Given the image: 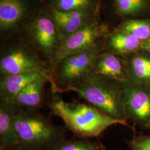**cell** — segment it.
I'll use <instances>...</instances> for the list:
<instances>
[{
    "instance_id": "1",
    "label": "cell",
    "mask_w": 150,
    "mask_h": 150,
    "mask_svg": "<svg viewBox=\"0 0 150 150\" xmlns=\"http://www.w3.org/2000/svg\"><path fill=\"white\" fill-rule=\"evenodd\" d=\"M46 105L51 112L61 118L66 128L78 138L97 137L116 125L128 126L126 121L113 118L96 108L80 102H67L59 98Z\"/></svg>"
},
{
    "instance_id": "2",
    "label": "cell",
    "mask_w": 150,
    "mask_h": 150,
    "mask_svg": "<svg viewBox=\"0 0 150 150\" xmlns=\"http://www.w3.org/2000/svg\"><path fill=\"white\" fill-rule=\"evenodd\" d=\"M53 93L74 92L89 104L113 118L127 121L121 84L117 81L91 72L74 86L55 87Z\"/></svg>"
},
{
    "instance_id": "3",
    "label": "cell",
    "mask_w": 150,
    "mask_h": 150,
    "mask_svg": "<svg viewBox=\"0 0 150 150\" xmlns=\"http://www.w3.org/2000/svg\"><path fill=\"white\" fill-rule=\"evenodd\" d=\"M14 126L20 144L47 150L65 138V130L57 126L38 108H22Z\"/></svg>"
},
{
    "instance_id": "4",
    "label": "cell",
    "mask_w": 150,
    "mask_h": 150,
    "mask_svg": "<svg viewBox=\"0 0 150 150\" xmlns=\"http://www.w3.org/2000/svg\"><path fill=\"white\" fill-rule=\"evenodd\" d=\"M98 56L96 46L70 55L56 66L51 78V89L74 86L93 71Z\"/></svg>"
},
{
    "instance_id": "5",
    "label": "cell",
    "mask_w": 150,
    "mask_h": 150,
    "mask_svg": "<svg viewBox=\"0 0 150 150\" xmlns=\"http://www.w3.org/2000/svg\"><path fill=\"white\" fill-rule=\"evenodd\" d=\"M51 70L31 48L16 45L6 48L1 54L0 78L32 71Z\"/></svg>"
},
{
    "instance_id": "6",
    "label": "cell",
    "mask_w": 150,
    "mask_h": 150,
    "mask_svg": "<svg viewBox=\"0 0 150 150\" xmlns=\"http://www.w3.org/2000/svg\"><path fill=\"white\" fill-rule=\"evenodd\" d=\"M100 35L99 29L95 25L87 23L77 31L64 38L51 61V75L56 66L66 57L84 51L96 45V41Z\"/></svg>"
},
{
    "instance_id": "7",
    "label": "cell",
    "mask_w": 150,
    "mask_h": 150,
    "mask_svg": "<svg viewBox=\"0 0 150 150\" xmlns=\"http://www.w3.org/2000/svg\"><path fill=\"white\" fill-rule=\"evenodd\" d=\"M128 117L144 123L150 119V90L132 80L121 82Z\"/></svg>"
},
{
    "instance_id": "8",
    "label": "cell",
    "mask_w": 150,
    "mask_h": 150,
    "mask_svg": "<svg viewBox=\"0 0 150 150\" xmlns=\"http://www.w3.org/2000/svg\"><path fill=\"white\" fill-rule=\"evenodd\" d=\"M54 21L47 17H41L33 26V38L36 47L51 61L61 42L57 28Z\"/></svg>"
},
{
    "instance_id": "9",
    "label": "cell",
    "mask_w": 150,
    "mask_h": 150,
    "mask_svg": "<svg viewBox=\"0 0 150 150\" xmlns=\"http://www.w3.org/2000/svg\"><path fill=\"white\" fill-rule=\"evenodd\" d=\"M21 109L13 102L0 101V150L20 144L14 122Z\"/></svg>"
},
{
    "instance_id": "10",
    "label": "cell",
    "mask_w": 150,
    "mask_h": 150,
    "mask_svg": "<svg viewBox=\"0 0 150 150\" xmlns=\"http://www.w3.org/2000/svg\"><path fill=\"white\" fill-rule=\"evenodd\" d=\"M49 70L29 72L0 78V101L11 102L26 86L45 74Z\"/></svg>"
},
{
    "instance_id": "11",
    "label": "cell",
    "mask_w": 150,
    "mask_h": 150,
    "mask_svg": "<svg viewBox=\"0 0 150 150\" xmlns=\"http://www.w3.org/2000/svg\"><path fill=\"white\" fill-rule=\"evenodd\" d=\"M50 81V74L43 75L26 86L11 102L22 108L39 109L44 103L45 87Z\"/></svg>"
},
{
    "instance_id": "12",
    "label": "cell",
    "mask_w": 150,
    "mask_h": 150,
    "mask_svg": "<svg viewBox=\"0 0 150 150\" xmlns=\"http://www.w3.org/2000/svg\"><path fill=\"white\" fill-rule=\"evenodd\" d=\"M53 17L62 41L87 24L88 12L87 9L69 12L54 9Z\"/></svg>"
},
{
    "instance_id": "13",
    "label": "cell",
    "mask_w": 150,
    "mask_h": 150,
    "mask_svg": "<svg viewBox=\"0 0 150 150\" xmlns=\"http://www.w3.org/2000/svg\"><path fill=\"white\" fill-rule=\"evenodd\" d=\"M92 72L120 83L131 80L121 61L113 54L98 55Z\"/></svg>"
},
{
    "instance_id": "14",
    "label": "cell",
    "mask_w": 150,
    "mask_h": 150,
    "mask_svg": "<svg viewBox=\"0 0 150 150\" xmlns=\"http://www.w3.org/2000/svg\"><path fill=\"white\" fill-rule=\"evenodd\" d=\"M25 7L20 0H0V28L1 30L11 28L25 15Z\"/></svg>"
},
{
    "instance_id": "15",
    "label": "cell",
    "mask_w": 150,
    "mask_h": 150,
    "mask_svg": "<svg viewBox=\"0 0 150 150\" xmlns=\"http://www.w3.org/2000/svg\"><path fill=\"white\" fill-rule=\"evenodd\" d=\"M140 45L139 39L129 33L120 31L115 33L109 42V47L113 53L121 54L135 51L139 48Z\"/></svg>"
},
{
    "instance_id": "16",
    "label": "cell",
    "mask_w": 150,
    "mask_h": 150,
    "mask_svg": "<svg viewBox=\"0 0 150 150\" xmlns=\"http://www.w3.org/2000/svg\"><path fill=\"white\" fill-rule=\"evenodd\" d=\"M47 150H106V149L101 144L87 139L64 138Z\"/></svg>"
},
{
    "instance_id": "17",
    "label": "cell",
    "mask_w": 150,
    "mask_h": 150,
    "mask_svg": "<svg viewBox=\"0 0 150 150\" xmlns=\"http://www.w3.org/2000/svg\"><path fill=\"white\" fill-rule=\"evenodd\" d=\"M131 80H137L140 83H150V59L145 57H135L131 61Z\"/></svg>"
},
{
    "instance_id": "18",
    "label": "cell",
    "mask_w": 150,
    "mask_h": 150,
    "mask_svg": "<svg viewBox=\"0 0 150 150\" xmlns=\"http://www.w3.org/2000/svg\"><path fill=\"white\" fill-rule=\"evenodd\" d=\"M120 31L128 33L140 41H145L150 38V22L137 20H128L122 25Z\"/></svg>"
},
{
    "instance_id": "19",
    "label": "cell",
    "mask_w": 150,
    "mask_h": 150,
    "mask_svg": "<svg viewBox=\"0 0 150 150\" xmlns=\"http://www.w3.org/2000/svg\"><path fill=\"white\" fill-rule=\"evenodd\" d=\"M92 0H56L54 9L62 12L87 9Z\"/></svg>"
},
{
    "instance_id": "20",
    "label": "cell",
    "mask_w": 150,
    "mask_h": 150,
    "mask_svg": "<svg viewBox=\"0 0 150 150\" xmlns=\"http://www.w3.org/2000/svg\"><path fill=\"white\" fill-rule=\"evenodd\" d=\"M118 12L125 15L140 11L145 5V0H115Z\"/></svg>"
},
{
    "instance_id": "21",
    "label": "cell",
    "mask_w": 150,
    "mask_h": 150,
    "mask_svg": "<svg viewBox=\"0 0 150 150\" xmlns=\"http://www.w3.org/2000/svg\"><path fill=\"white\" fill-rule=\"evenodd\" d=\"M131 144L133 150H150V136L135 140Z\"/></svg>"
},
{
    "instance_id": "22",
    "label": "cell",
    "mask_w": 150,
    "mask_h": 150,
    "mask_svg": "<svg viewBox=\"0 0 150 150\" xmlns=\"http://www.w3.org/2000/svg\"><path fill=\"white\" fill-rule=\"evenodd\" d=\"M1 150H38L35 149L29 145L23 144H18L17 145L8 147Z\"/></svg>"
},
{
    "instance_id": "23",
    "label": "cell",
    "mask_w": 150,
    "mask_h": 150,
    "mask_svg": "<svg viewBox=\"0 0 150 150\" xmlns=\"http://www.w3.org/2000/svg\"><path fill=\"white\" fill-rule=\"evenodd\" d=\"M143 48L146 51L150 54V38L146 41H145L143 45Z\"/></svg>"
},
{
    "instance_id": "24",
    "label": "cell",
    "mask_w": 150,
    "mask_h": 150,
    "mask_svg": "<svg viewBox=\"0 0 150 150\" xmlns=\"http://www.w3.org/2000/svg\"></svg>"
}]
</instances>
